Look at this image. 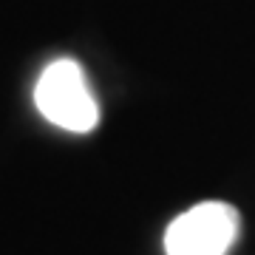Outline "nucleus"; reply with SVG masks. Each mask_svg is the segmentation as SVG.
<instances>
[{"instance_id":"f03ea898","label":"nucleus","mask_w":255,"mask_h":255,"mask_svg":"<svg viewBox=\"0 0 255 255\" xmlns=\"http://www.w3.org/2000/svg\"><path fill=\"white\" fill-rule=\"evenodd\" d=\"M241 233V216L227 201H201L164 230L167 255H227Z\"/></svg>"},{"instance_id":"f257e3e1","label":"nucleus","mask_w":255,"mask_h":255,"mask_svg":"<svg viewBox=\"0 0 255 255\" xmlns=\"http://www.w3.org/2000/svg\"><path fill=\"white\" fill-rule=\"evenodd\" d=\"M37 111L51 125L71 133H91L100 125V105L80 63L54 60L34 85Z\"/></svg>"}]
</instances>
